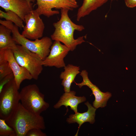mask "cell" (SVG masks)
<instances>
[{
    "label": "cell",
    "mask_w": 136,
    "mask_h": 136,
    "mask_svg": "<svg viewBox=\"0 0 136 136\" xmlns=\"http://www.w3.org/2000/svg\"><path fill=\"white\" fill-rule=\"evenodd\" d=\"M0 58L7 61L12 70L14 79L18 89L23 81L30 80L32 77L29 72L25 68L20 66L14 57L12 50L10 49L0 50Z\"/></svg>",
    "instance_id": "obj_9"
},
{
    "label": "cell",
    "mask_w": 136,
    "mask_h": 136,
    "mask_svg": "<svg viewBox=\"0 0 136 136\" xmlns=\"http://www.w3.org/2000/svg\"><path fill=\"white\" fill-rule=\"evenodd\" d=\"M26 1L31 2H34L36 0H26Z\"/></svg>",
    "instance_id": "obj_25"
},
{
    "label": "cell",
    "mask_w": 136,
    "mask_h": 136,
    "mask_svg": "<svg viewBox=\"0 0 136 136\" xmlns=\"http://www.w3.org/2000/svg\"><path fill=\"white\" fill-rule=\"evenodd\" d=\"M36 0L37 7L35 10L40 16L43 15L47 17L59 14L58 11L53 10V8L72 11L78 7L77 4L73 3L68 0Z\"/></svg>",
    "instance_id": "obj_8"
},
{
    "label": "cell",
    "mask_w": 136,
    "mask_h": 136,
    "mask_svg": "<svg viewBox=\"0 0 136 136\" xmlns=\"http://www.w3.org/2000/svg\"><path fill=\"white\" fill-rule=\"evenodd\" d=\"M126 6L129 8H133L136 7V0H125Z\"/></svg>",
    "instance_id": "obj_23"
},
{
    "label": "cell",
    "mask_w": 136,
    "mask_h": 136,
    "mask_svg": "<svg viewBox=\"0 0 136 136\" xmlns=\"http://www.w3.org/2000/svg\"><path fill=\"white\" fill-rule=\"evenodd\" d=\"M76 92L70 91L69 92H65L60 97L58 102L53 106L57 109L62 105L66 108L67 112L68 111L67 107L70 106L71 110L75 113L77 112V107L78 104L85 101L86 99L84 96H77L75 95Z\"/></svg>",
    "instance_id": "obj_14"
},
{
    "label": "cell",
    "mask_w": 136,
    "mask_h": 136,
    "mask_svg": "<svg viewBox=\"0 0 136 136\" xmlns=\"http://www.w3.org/2000/svg\"><path fill=\"white\" fill-rule=\"evenodd\" d=\"M69 11L67 9H61L60 18L58 21L53 23L55 30L51 37L52 40L62 43L69 49L70 51H72L78 45L85 42L83 36L74 39V31L76 30L81 31L85 28L82 25L77 24L71 20L68 15Z\"/></svg>",
    "instance_id": "obj_1"
},
{
    "label": "cell",
    "mask_w": 136,
    "mask_h": 136,
    "mask_svg": "<svg viewBox=\"0 0 136 136\" xmlns=\"http://www.w3.org/2000/svg\"><path fill=\"white\" fill-rule=\"evenodd\" d=\"M40 15L35 10H32L25 16V25L21 35L28 39L36 40L42 37L45 26Z\"/></svg>",
    "instance_id": "obj_7"
},
{
    "label": "cell",
    "mask_w": 136,
    "mask_h": 136,
    "mask_svg": "<svg viewBox=\"0 0 136 136\" xmlns=\"http://www.w3.org/2000/svg\"><path fill=\"white\" fill-rule=\"evenodd\" d=\"M19 93L20 101L22 106L33 113L40 115L49 107V104L44 100V94L40 92L36 84L24 86Z\"/></svg>",
    "instance_id": "obj_4"
},
{
    "label": "cell",
    "mask_w": 136,
    "mask_h": 136,
    "mask_svg": "<svg viewBox=\"0 0 136 136\" xmlns=\"http://www.w3.org/2000/svg\"><path fill=\"white\" fill-rule=\"evenodd\" d=\"M109 0H83L81 6L78 9L77 20L79 21L82 18L89 15L92 11L106 3ZM113 1L115 0H110Z\"/></svg>",
    "instance_id": "obj_16"
},
{
    "label": "cell",
    "mask_w": 136,
    "mask_h": 136,
    "mask_svg": "<svg viewBox=\"0 0 136 136\" xmlns=\"http://www.w3.org/2000/svg\"><path fill=\"white\" fill-rule=\"evenodd\" d=\"M0 136H16L14 129L9 125L6 120L0 119Z\"/></svg>",
    "instance_id": "obj_19"
},
{
    "label": "cell",
    "mask_w": 136,
    "mask_h": 136,
    "mask_svg": "<svg viewBox=\"0 0 136 136\" xmlns=\"http://www.w3.org/2000/svg\"><path fill=\"white\" fill-rule=\"evenodd\" d=\"M71 2L75 4H77V2L76 0H68Z\"/></svg>",
    "instance_id": "obj_24"
},
{
    "label": "cell",
    "mask_w": 136,
    "mask_h": 136,
    "mask_svg": "<svg viewBox=\"0 0 136 136\" xmlns=\"http://www.w3.org/2000/svg\"><path fill=\"white\" fill-rule=\"evenodd\" d=\"M14 79L3 87L0 92V118L7 120L18 107L20 101L19 92Z\"/></svg>",
    "instance_id": "obj_5"
},
{
    "label": "cell",
    "mask_w": 136,
    "mask_h": 136,
    "mask_svg": "<svg viewBox=\"0 0 136 136\" xmlns=\"http://www.w3.org/2000/svg\"><path fill=\"white\" fill-rule=\"evenodd\" d=\"M40 128H34L29 130L26 136H46V134L42 131Z\"/></svg>",
    "instance_id": "obj_21"
},
{
    "label": "cell",
    "mask_w": 136,
    "mask_h": 136,
    "mask_svg": "<svg viewBox=\"0 0 136 136\" xmlns=\"http://www.w3.org/2000/svg\"><path fill=\"white\" fill-rule=\"evenodd\" d=\"M0 17L4 18L6 20L11 21L20 29L24 26L23 20L16 13L10 10L4 12L0 10Z\"/></svg>",
    "instance_id": "obj_18"
},
{
    "label": "cell",
    "mask_w": 136,
    "mask_h": 136,
    "mask_svg": "<svg viewBox=\"0 0 136 136\" xmlns=\"http://www.w3.org/2000/svg\"><path fill=\"white\" fill-rule=\"evenodd\" d=\"M12 73L8 62L0 58V81L6 76Z\"/></svg>",
    "instance_id": "obj_20"
},
{
    "label": "cell",
    "mask_w": 136,
    "mask_h": 136,
    "mask_svg": "<svg viewBox=\"0 0 136 136\" xmlns=\"http://www.w3.org/2000/svg\"><path fill=\"white\" fill-rule=\"evenodd\" d=\"M64 71L61 72L60 78L62 80L61 85L65 92L70 91L72 83L77 75L80 73V67L69 64L64 67Z\"/></svg>",
    "instance_id": "obj_15"
},
{
    "label": "cell",
    "mask_w": 136,
    "mask_h": 136,
    "mask_svg": "<svg viewBox=\"0 0 136 136\" xmlns=\"http://www.w3.org/2000/svg\"><path fill=\"white\" fill-rule=\"evenodd\" d=\"M70 51L69 49L58 41H54L51 47L48 55L42 61L43 66H54L57 68L64 67L65 64L64 57Z\"/></svg>",
    "instance_id": "obj_10"
},
{
    "label": "cell",
    "mask_w": 136,
    "mask_h": 136,
    "mask_svg": "<svg viewBox=\"0 0 136 136\" xmlns=\"http://www.w3.org/2000/svg\"><path fill=\"white\" fill-rule=\"evenodd\" d=\"M14 78V76L12 73L6 76L0 81V92L2 91L4 86Z\"/></svg>",
    "instance_id": "obj_22"
},
{
    "label": "cell",
    "mask_w": 136,
    "mask_h": 136,
    "mask_svg": "<svg viewBox=\"0 0 136 136\" xmlns=\"http://www.w3.org/2000/svg\"><path fill=\"white\" fill-rule=\"evenodd\" d=\"M0 23L12 30L13 38L16 44L23 46L38 55L43 61L49 54L53 43L51 38L45 37L32 41L23 37L18 30V27L10 21L0 20Z\"/></svg>",
    "instance_id": "obj_3"
},
{
    "label": "cell",
    "mask_w": 136,
    "mask_h": 136,
    "mask_svg": "<svg viewBox=\"0 0 136 136\" xmlns=\"http://www.w3.org/2000/svg\"><path fill=\"white\" fill-rule=\"evenodd\" d=\"M12 51L18 64L29 72L32 79L37 80L43 70V60L37 54L20 45H17L16 49Z\"/></svg>",
    "instance_id": "obj_6"
},
{
    "label": "cell",
    "mask_w": 136,
    "mask_h": 136,
    "mask_svg": "<svg viewBox=\"0 0 136 136\" xmlns=\"http://www.w3.org/2000/svg\"><path fill=\"white\" fill-rule=\"evenodd\" d=\"M11 30L6 26L0 25V50L10 49L12 50L16 49L17 45L11 36Z\"/></svg>",
    "instance_id": "obj_17"
},
{
    "label": "cell",
    "mask_w": 136,
    "mask_h": 136,
    "mask_svg": "<svg viewBox=\"0 0 136 136\" xmlns=\"http://www.w3.org/2000/svg\"><path fill=\"white\" fill-rule=\"evenodd\" d=\"M32 3L26 0H0V6L6 11L17 14L24 21L25 16L33 10Z\"/></svg>",
    "instance_id": "obj_12"
},
{
    "label": "cell",
    "mask_w": 136,
    "mask_h": 136,
    "mask_svg": "<svg viewBox=\"0 0 136 136\" xmlns=\"http://www.w3.org/2000/svg\"><path fill=\"white\" fill-rule=\"evenodd\" d=\"M7 123L15 130L16 136H26L27 132L34 128H45L43 117L25 109L20 103L14 113L7 120Z\"/></svg>",
    "instance_id": "obj_2"
},
{
    "label": "cell",
    "mask_w": 136,
    "mask_h": 136,
    "mask_svg": "<svg viewBox=\"0 0 136 136\" xmlns=\"http://www.w3.org/2000/svg\"><path fill=\"white\" fill-rule=\"evenodd\" d=\"M80 75L83 78L82 81L80 83H75L80 88L84 86H86L91 90L92 94L95 97L93 103V107L96 109L105 107L108 99L112 96L111 93L108 92H102L97 87L93 84L89 79L88 73L86 70L82 71Z\"/></svg>",
    "instance_id": "obj_11"
},
{
    "label": "cell",
    "mask_w": 136,
    "mask_h": 136,
    "mask_svg": "<svg viewBox=\"0 0 136 136\" xmlns=\"http://www.w3.org/2000/svg\"><path fill=\"white\" fill-rule=\"evenodd\" d=\"M88 107V110L85 112L81 113L77 112L74 114L69 116L66 120L69 123H77L79 124L78 130L75 136H77L79 128L81 125L86 122L93 124L95 121V112L96 109L93 107L88 101L85 103Z\"/></svg>",
    "instance_id": "obj_13"
}]
</instances>
